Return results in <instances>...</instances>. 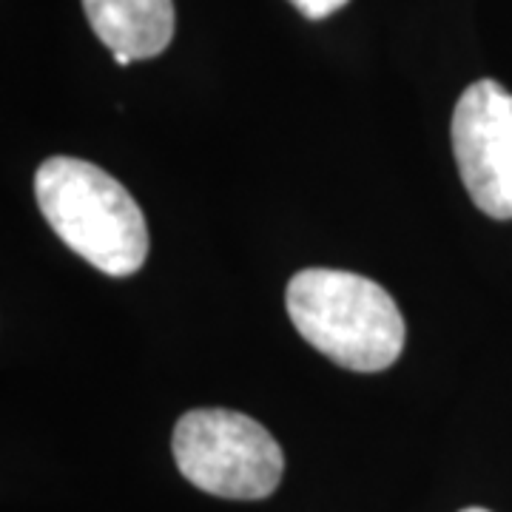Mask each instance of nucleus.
I'll list each match as a JSON object with an SVG mask.
<instances>
[{
  "label": "nucleus",
  "mask_w": 512,
  "mask_h": 512,
  "mask_svg": "<svg viewBox=\"0 0 512 512\" xmlns=\"http://www.w3.org/2000/svg\"><path fill=\"white\" fill-rule=\"evenodd\" d=\"M94 35L114 55L148 60L174 37V0H83Z\"/></svg>",
  "instance_id": "obj_5"
},
{
  "label": "nucleus",
  "mask_w": 512,
  "mask_h": 512,
  "mask_svg": "<svg viewBox=\"0 0 512 512\" xmlns=\"http://www.w3.org/2000/svg\"><path fill=\"white\" fill-rule=\"evenodd\" d=\"M293 6L305 15V18L311 20H322L333 15V12H339L342 6H348L350 0H291Z\"/></svg>",
  "instance_id": "obj_6"
},
{
  "label": "nucleus",
  "mask_w": 512,
  "mask_h": 512,
  "mask_svg": "<svg viewBox=\"0 0 512 512\" xmlns=\"http://www.w3.org/2000/svg\"><path fill=\"white\" fill-rule=\"evenodd\" d=\"M35 197L43 220L74 254L109 276H131L148 256L140 205L100 165L49 157L37 168Z\"/></svg>",
  "instance_id": "obj_2"
},
{
  "label": "nucleus",
  "mask_w": 512,
  "mask_h": 512,
  "mask_svg": "<svg viewBox=\"0 0 512 512\" xmlns=\"http://www.w3.org/2000/svg\"><path fill=\"white\" fill-rule=\"evenodd\" d=\"M461 512H490V510H484V507H467V510H461Z\"/></svg>",
  "instance_id": "obj_7"
},
{
  "label": "nucleus",
  "mask_w": 512,
  "mask_h": 512,
  "mask_svg": "<svg viewBox=\"0 0 512 512\" xmlns=\"http://www.w3.org/2000/svg\"><path fill=\"white\" fill-rule=\"evenodd\" d=\"M293 328L330 362L379 373L404 350V319L379 282L353 271L305 268L285 291Z\"/></svg>",
  "instance_id": "obj_1"
},
{
  "label": "nucleus",
  "mask_w": 512,
  "mask_h": 512,
  "mask_svg": "<svg viewBox=\"0 0 512 512\" xmlns=\"http://www.w3.org/2000/svg\"><path fill=\"white\" fill-rule=\"evenodd\" d=\"M171 447L185 481L217 498H268L285 473V453L274 436L251 416L222 407L185 413Z\"/></svg>",
  "instance_id": "obj_3"
},
{
  "label": "nucleus",
  "mask_w": 512,
  "mask_h": 512,
  "mask_svg": "<svg viewBox=\"0 0 512 512\" xmlns=\"http://www.w3.org/2000/svg\"><path fill=\"white\" fill-rule=\"evenodd\" d=\"M453 154L467 194L493 220H512V94L478 80L453 111Z\"/></svg>",
  "instance_id": "obj_4"
}]
</instances>
